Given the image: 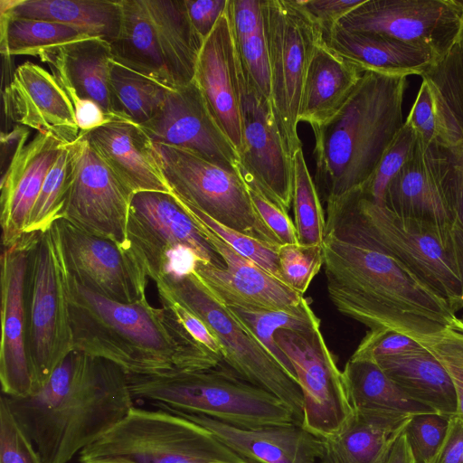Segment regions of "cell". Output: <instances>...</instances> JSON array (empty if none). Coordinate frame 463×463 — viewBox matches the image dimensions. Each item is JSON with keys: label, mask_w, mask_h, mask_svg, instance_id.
<instances>
[{"label": "cell", "mask_w": 463, "mask_h": 463, "mask_svg": "<svg viewBox=\"0 0 463 463\" xmlns=\"http://www.w3.org/2000/svg\"><path fill=\"white\" fill-rule=\"evenodd\" d=\"M83 134L133 194L171 193L155 143L140 125L119 119Z\"/></svg>", "instance_id": "cell-26"}, {"label": "cell", "mask_w": 463, "mask_h": 463, "mask_svg": "<svg viewBox=\"0 0 463 463\" xmlns=\"http://www.w3.org/2000/svg\"><path fill=\"white\" fill-rule=\"evenodd\" d=\"M242 146L239 170L267 199L288 213L293 196V162L275 121L269 101L241 69Z\"/></svg>", "instance_id": "cell-17"}, {"label": "cell", "mask_w": 463, "mask_h": 463, "mask_svg": "<svg viewBox=\"0 0 463 463\" xmlns=\"http://www.w3.org/2000/svg\"><path fill=\"white\" fill-rule=\"evenodd\" d=\"M172 90L112 60L109 96L114 115L140 126L159 110Z\"/></svg>", "instance_id": "cell-35"}, {"label": "cell", "mask_w": 463, "mask_h": 463, "mask_svg": "<svg viewBox=\"0 0 463 463\" xmlns=\"http://www.w3.org/2000/svg\"><path fill=\"white\" fill-rule=\"evenodd\" d=\"M72 145L74 169L63 218L90 233L128 246L127 226L134 194L83 133Z\"/></svg>", "instance_id": "cell-18"}, {"label": "cell", "mask_w": 463, "mask_h": 463, "mask_svg": "<svg viewBox=\"0 0 463 463\" xmlns=\"http://www.w3.org/2000/svg\"><path fill=\"white\" fill-rule=\"evenodd\" d=\"M226 307L298 382L292 364L277 345L274 335L276 331L282 328L302 330L320 326V319L309 302L304 298L298 306L282 310L250 309L235 306Z\"/></svg>", "instance_id": "cell-37"}, {"label": "cell", "mask_w": 463, "mask_h": 463, "mask_svg": "<svg viewBox=\"0 0 463 463\" xmlns=\"http://www.w3.org/2000/svg\"><path fill=\"white\" fill-rule=\"evenodd\" d=\"M5 116L17 124L61 144L80 136L73 106L54 78L43 67L26 61L14 70L3 91Z\"/></svg>", "instance_id": "cell-23"}, {"label": "cell", "mask_w": 463, "mask_h": 463, "mask_svg": "<svg viewBox=\"0 0 463 463\" xmlns=\"http://www.w3.org/2000/svg\"><path fill=\"white\" fill-rule=\"evenodd\" d=\"M158 298L161 305L173 312L193 337H194L208 350L222 358V347L219 341L211 332L209 327L198 317L178 302L166 296L158 294Z\"/></svg>", "instance_id": "cell-52"}, {"label": "cell", "mask_w": 463, "mask_h": 463, "mask_svg": "<svg viewBox=\"0 0 463 463\" xmlns=\"http://www.w3.org/2000/svg\"><path fill=\"white\" fill-rule=\"evenodd\" d=\"M246 184L257 213L279 244L298 243L296 227L288 213L267 199L252 184Z\"/></svg>", "instance_id": "cell-49"}, {"label": "cell", "mask_w": 463, "mask_h": 463, "mask_svg": "<svg viewBox=\"0 0 463 463\" xmlns=\"http://www.w3.org/2000/svg\"><path fill=\"white\" fill-rule=\"evenodd\" d=\"M305 463H316V460H309V461H307Z\"/></svg>", "instance_id": "cell-57"}, {"label": "cell", "mask_w": 463, "mask_h": 463, "mask_svg": "<svg viewBox=\"0 0 463 463\" xmlns=\"http://www.w3.org/2000/svg\"><path fill=\"white\" fill-rule=\"evenodd\" d=\"M363 72L322 41L314 52L306 74L298 121L314 127L333 117L346 102Z\"/></svg>", "instance_id": "cell-31"}, {"label": "cell", "mask_w": 463, "mask_h": 463, "mask_svg": "<svg viewBox=\"0 0 463 463\" xmlns=\"http://www.w3.org/2000/svg\"><path fill=\"white\" fill-rule=\"evenodd\" d=\"M430 351L449 373L457 396V413L463 420V321L456 317L442 331L416 340Z\"/></svg>", "instance_id": "cell-40"}, {"label": "cell", "mask_w": 463, "mask_h": 463, "mask_svg": "<svg viewBox=\"0 0 463 463\" xmlns=\"http://www.w3.org/2000/svg\"><path fill=\"white\" fill-rule=\"evenodd\" d=\"M322 30L329 29L364 0H296Z\"/></svg>", "instance_id": "cell-51"}, {"label": "cell", "mask_w": 463, "mask_h": 463, "mask_svg": "<svg viewBox=\"0 0 463 463\" xmlns=\"http://www.w3.org/2000/svg\"><path fill=\"white\" fill-rule=\"evenodd\" d=\"M389 378L411 400L448 417L457 413L452 380L426 347L375 361Z\"/></svg>", "instance_id": "cell-32"}, {"label": "cell", "mask_w": 463, "mask_h": 463, "mask_svg": "<svg viewBox=\"0 0 463 463\" xmlns=\"http://www.w3.org/2000/svg\"><path fill=\"white\" fill-rule=\"evenodd\" d=\"M38 59L48 64L66 94L92 100L117 117L109 96L112 52L109 42L87 37L47 50Z\"/></svg>", "instance_id": "cell-29"}, {"label": "cell", "mask_w": 463, "mask_h": 463, "mask_svg": "<svg viewBox=\"0 0 463 463\" xmlns=\"http://www.w3.org/2000/svg\"><path fill=\"white\" fill-rule=\"evenodd\" d=\"M87 37L61 24L0 14V49L5 57H38L47 50Z\"/></svg>", "instance_id": "cell-36"}, {"label": "cell", "mask_w": 463, "mask_h": 463, "mask_svg": "<svg viewBox=\"0 0 463 463\" xmlns=\"http://www.w3.org/2000/svg\"><path fill=\"white\" fill-rule=\"evenodd\" d=\"M278 257L282 282L301 295L323 266L322 245L283 244Z\"/></svg>", "instance_id": "cell-44"}, {"label": "cell", "mask_w": 463, "mask_h": 463, "mask_svg": "<svg viewBox=\"0 0 463 463\" xmlns=\"http://www.w3.org/2000/svg\"><path fill=\"white\" fill-rule=\"evenodd\" d=\"M122 20L110 43L112 60L176 90L194 80L203 41L184 0H120Z\"/></svg>", "instance_id": "cell-7"}, {"label": "cell", "mask_w": 463, "mask_h": 463, "mask_svg": "<svg viewBox=\"0 0 463 463\" xmlns=\"http://www.w3.org/2000/svg\"><path fill=\"white\" fill-rule=\"evenodd\" d=\"M449 417L436 412L412 416L403 433L416 463H430L446 435Z\"/></svg>", "instance_id": "cell-46"}, {"label": "cell", "mask_w": 463, "mask_h": 463, "mask_svg": "<svg viewBox=\"0 0 463 463\" xmlns=\"http://www.w3.org/2000/svg\"><path fill=\"white\" fill-rule=\"evenodd\" d=\"M407 76L364 71L342 108L315 136L317 189L326 202L364 185L403 125Z\"/></svg>", "instance_id": "cell-4"}, {"label": "cell", "mask_w": 463, "mask_h": 463, "mask_svg": "<svg viewBox=\"0 0 463 463\" xmlns=\"http://www.w3.org/2000/svg\"><path fill=\"white\" fill-rule=\"evenodd\" d=\"M52 227L65 269L83 287L125 304L146 297L148 277L129 246L90 233L65 218Z\"/></svg>", "instance_id": "cell-15"}, {"label": "cell", "mask_w": 463, "mask_h": 463, "mask_svg": "<svg viewBox=\"0 0 463 463\" xmlns=\"http://www.w3.org/2000/svg\"><path fill=\"white\" fill-rule=\"evenodd\" d=\"M322 37L331 51L362 71L421 76L438 61L430 50L382 33L349 31L335 24L322 30Z\"/></svg>", "instance_id": "cell-28"}, {"label": "cell", "mask_w": 463, "mask_h": 463, "mask_svg": "<svg viewBox=\"0 0 463 463\" xmlns=\"http://www.w3.org/2000/svg\"><path fill=\"white\" fill-rule=\"evenodd\" d=\"M74 169L73 145H63L43 182L32 209L24 233L39 232L63 218Z\"/></svg>", "instance_id": "cell-38"}, {"label": "cell", "mask_w": 463, "mask_h": 463, "mask_svg": "<svg viewBox=\"0 0 463 463\" xmlns=\"http://www.w3.org/2000/svg\"><path fill=\"white\" fill-rule=\"evenodd\" d=\"M439 62L458 93L463 114V21L454 44Z\"/></svg>", "instance_id": "cell-55"}, {"label": "cell", "mask_w": 463, "mask_h": 463, "mask_svg": "<svg viewBox=\"0 0 463 463\" xmlns=\"http://www.w3.org/2000/svg\"><path fill=\"white\" fill-rule=\"evenodd\" d=\"M190 215L225 263V268H222L197 260L193 270L219 301L227 307L263 310L288 309L302 301L303 295L241 256L201 221Z\"/></svg>", "instance_id": "cell-20"}, {"label": "cell", "mask_w": 463, "mask_h": 463, "mask_svg": "<svg viewBox=\"0 0 463 463\" xmlns=\"http://www.w3.org/2000/svg\"><path fill=\"white\" fill-rule=\"evenodd\" d=\"M462 21L463 1L364 0L337 24L424 47L439 61L454 44Z\"/></svg>", "instance_id": "cell-16"}, {"label": "cell", "mask_w": 463, "mask_h": 463, "mask_svg": "<svg viewBox=\"0 0 463 463\" xmlns=\"http://www.w3.org/2000/svg\"><path fill=\"white\" fill-rule=\"evenodd\" d=\"M292 162V203L298 243L322 245L326 221L318 191L307 168L302 148L295 152Z\"/></svg>", "instance_id": "cell-39"}, {"label": "cell", "mask_w": 463, "mask_h": 463, "mask_svg": "<svg viewBox=\"0 0 463 463\" xmlns=\"http://www.w3.org/2000/svg\"><path fill=\"white\" fill-rule=\"evenodd\" d=\"M446 168L445 147L417 137L407 161L387 187L383 206L402 219L434 225L449 237Z\"/></svg>", "instance_id": "cell-22"}, {"label": "cell", "mask_w": 463, "mask_h": 463, "mask_svg": "<svg viewBox=\"0 0 463 463\" xmlns=\"http://www.w3.org/2000/svg\"><path fill=\"white\" fill-rule=\"evenodd\" d=\"M157 294L178 302L211 330L222 347L223 362L243 380L280 400L303 421V394L298 383L192 272L166 276L156 283Z\"/></svg>", "instance_id": "cell-10"}, {"label": "cell", "mask_w": 463, "mask_h": 463, "mask_svg": "<svg viewBox=\"0 0 463 463\" xmlns=\"http://www.w3.org/2000/svg\"><path fill=\"white\" fill-rule=\"evenodd\" d=\"M152 141L188 150L233 173H240L238 153L213 116L196 82L172 90L141 126Z\"/></svg>", "instance_id": "cell-19"}, {"label": "cell", "mask_w": 463, "mask_h": 463, "mask_svg": "<svg viewBox=\"0 0 463 463\" xmlns=\"http://www.w3.org/2000/svg\"><path fill=\"white\" fill-rule=\"evenodd\" d=\"M184 5L194 30L204 42L225 13L228 0H184Z\"/></svg>", "instance_id": "cell-53"}, {"label": "cell", "mask_w": 463, "mask_h": 463, "mask_svg": "<svg viewBox=\"0 0 463 463\" xmlns=\"http://www.w3.org/2000/svg\"><path fill=\"white\" fill-rule=\"evenodd\" d=\"M127 377L133 398L156 409L205 415L242 428L301 426L277 397L217 367Z\"/></svg>", "instance_id": "cell-6"}, {"label": "cell", "mask_w": 463, "mask_h": 463, "mask_svg": "<svg viewBox=\"0 0 463 463\" xmlns=\"http://www.w3.org/2000/svg\"><path fill=\"white\" fill-rule=\"evenodd\" d=\"M208 430L248 463H305L318 458L321 439L302 426L242 428L201 415L169 411Z\"/></svg>", "instance_id": "cell-27"}, {"label": "cell", "mask_w": 463, "mask_h": 463, "mask_svg": "<svg viewBox=\"0 0 463 463\" xmlns=\"http://www.w3.org/2000/svg\"><path fill=\"white\" fill-rule=\"evenodd\" d=\"M3 395L43 463H68L134 407L127 373L77 350L35 392L23 398Z\"/></svg>", "instance_id": "cell-2"}, {"label": "cell", "mask_w": 463, "mask_h": 463, "mask_svg": "<svg viewBox=\"0 0 463 463\" xmlns=\"http://www.w3.org/2000/svg\"><path fill=\"white\" fill-rule=\"evenodd\" d=\"M418 137L428 144H439L433 100L428 84L422 80L415 101L405 120Z\"/></svg>", "instance_id": "cell-50"}, {"label": "cell", "mask_w": 463, "mask_h": 463, "mask_svg": "<svg viewBox=\"0 0 463 463\" xmlns=\"http://www.w3.org/2000/svg\"><path fill=\"white\" fill-rule=\"evenodd\" d=\"M385 463H416L403 432L396 440Z\"/></svg>", "instance_id": "cell-56"}, {"label": "cell", "mask_w": 463, "mask_h": 463, "mask_svg": "<svg viewBox=\"0 0 463 463\" xmlns=\"http://www.w3.org/2000/svg\"><path fill=\"white\" fill-rule=\"evenodd\" d=\"M80 463H248L208 430L164 410L133 407L97 441Z\"/></svg>", "instance_id": "cell-8"}, {"label": "cell", "mask_w": 463, "mask_h": 463, "mask_svg": "<svg viewBox=\"0 0 463 463\" xmlns=\"http://www.w3.org/2000/svg\"><path fill=\"white\" fill-rule=\"evenodd\" d=\"M26 346L33 392L73 349L65 268L52 224L31 233L24 279Z\"/></svg>", "instance_id": "cell-9"}, {"label": "cell", "mask_w": 463, "mask_h": 463, "mask_svg": "<svg viewBox=\"0 0 463 463\" xmlns=\"http://www.w3.org/2000/svg\"><path fill=\"white\" fill-rule=\"evenodd\" d=\"M65 284L74 350L106 359L127 374L208 370L223 362L170 309L151 306L146 297L112 301L83 287L66 269Z\"/></svg>", "instance_id": "cell-3"}, {"label": "cell", "mask_w": 463, "mask_h": 463, "mask_svg": "<svg viewBox=\"0 0 463 463\" xmlns=\"http://www.w3.org/2000/svg\"><path fill=\"white\" fill-rule=\"evenodd\" d=\"M322 250L332 303L370 329L392 328L418 340L442 331L457 317L443 298L362 231L327 232Z\"/></svg>", "instance_id": "cell-1"}, {"label": "cell", "mask_w": 463, "mask_h": 463, "mask_svg": "<svg viewBox=\"0 0 463 463\" xmlns=\"http://www.w3.org/2000/svg\"><path fill=\"white\" fill-rule=\"evenodd\" d=\"M421 347L415 339L392 328L370 329L352 354V358L377 361Z\"/></svg>", "instance_id": "cell-48"}, {"label": "cell", "mask_w": 463, "mask_h": 463, "mask_svg": "<svg viewBox=\"0 0 463 463\" xmlns=\"http://www.w3.org/2000/svg\"><path fill=\"white\" fill-rule=\"evenodd\" d=\"M326 232L362 231L379 241L457 313L463 308V281L449 234L424 222L402 219L358 187L326 202Z\"/></svg>", "instance_id": "cell-5"}, {"label": "cell", "mask_w": 463, "mask_h": 463, "mask_svg": "<svg viewBox=\"0 0 463 463\" xmlns=\"http://www.w3.org/2000/svg\"><path fill=\"white\" fill-rule=\"evenodd\" d=\"M277 345L292 364L303 394L302 427L318 439L337 433L353 414L343 378L320 326L279 329Z\"/></svg>", "instance_id": "cell-14"}, {"label": "cell", "mask_w": 463, "mask_h": 463, "mask_svg": "<svg viewBox=\"0 0 463 463\" xmlns=\"http://www.w3.org/2000/svg\"><path fill=\"white\" fill-rule=\"evenodd\" d=\"M416 140L415 131L404 122L385 149L371 178L361 186L364 193L378 205H384L387 187L407 161Z\"/></svg>", "instance_id": "cell-42"}, {"label": "cell", "mask_w": 463, "mask_h": 463, "mask_svg": "<svg viewBox=\"0 0 463 463\" xmlns=\"http://www.w3.org/2000/svg\"><path fill=\"white\" fill-rule=\"evenodd\" d=\"M0 463H43L3 394L0 400Z\"/></svg>", "instance_id": "cell-47"}, {"label": "cell", "mask_w": 463, "mask_h": 463, "mask_svg": "<svg viewBox=\"0 0 463 463\" xmlns=\"http://www.w3.org/2000/svg\"><path fill=\"white\" fill-rule=\"evenodd\" d=\"M128 245L155 283L166 276L192 273L197 260L225 268L194 218L172 193L133 194Z\"/></svg>", "instance_id": "cell-11"}, {"label": "cell", "mask_w": 463, "mask_h": 463, "mask_svg": "<svg viewBox=\"0 0 463 463\" xmlns=\"http://www.w3.org/2000/svg\"><path fill=\"white\" fill-rule=\"evenodd\" d=\"M459 463H463V453H462V456H461Z\"/></svg>", "instance_id": "cell-58"}, {"label": "cell", "mask_w": 463, "mask_h": 463, "mask_svg": "<svg viewBox=\"0 0 463 463\" xmlns=\"http://www.w3.org/2000/svg\"><path fill=\"white\" fill-rule=\"evenodd\" d=\"M171 193L217 222L280 246L250 199L241 173H233L183 148L156 144Z\"/></svg>", "instance_id": "cell-13"}, {"label": "cell", "mask_w": 463, "mask_h": 463, "mask_svg": "<svg viewBox=\"0 0 463 463\" xmlns=\"http://www.w3.org/2000/svg\"><path fill=\"white\" fill-rule=\"evenodd\" d=\"M241 75V67L225 10L203 44L194 80L237 153L242 146Z\"/></svg>", "instance_id": "cell-24"}, {"label": "cell", "mask_w": 463, "mask_h": 463, "mask_svg": "<svg viewBox=\"0 0 463 463\" xmlns=\"http://www.w3.org/2000/svg\"><path fill=\"white\" fill-rule=\"evenodd\" d=\"M410 419L353 410L337 433L321 439L318 458L321 463H385Z\"/></svg>", "instance_id": "cell-30"}, {"label": "cell", "mask_w": 463, "mask_h": 463, "mask_svg": "<svg viewBox=\"0 0 463 463\" xmlns=\"http://www.w3.org/2000/svg\"><path fill=\"white\" fill-rule=\"evenodd\" d=\"M0 14L46 20L109 43L118 35L120 0H1Z\"/></svg>", "instance_id": "cell-33"}, {"label": "cell", "mask_w": 463, "mask_h": 463, "mask_svg": "<svg viewBox=\"0 0 463 463\" xmlns=\"http://www.w3.org/2000/svg\"><path fill=\"white\" fill-rule=\"evenodd\" d=\"M176 197V196H175ZM177 198V197H176ZM178 199V198H177ZM182 205L241 256L281 280L276 246L228 228L195 207L178 199Z\"/></svg>", "instance_id": "cell-41"}, {"label": "cell", "mask_w": 463, "mask_h": 463, "mask_svg": "<svg viewBox=\"0 0 463 463\" xmlns=\"http://www.w3.org/2000/svg\"><path fill=\"white\" fill-rule=\"evenodd\" d=\"M232 33L243 73L269 101L270 73L264 24L256 29Z\"/></svg>", "instance_id": "cell-43"}, {"label": "cell", "mask_w": 463, "mask_h": 463, "mask_svg": "<svg viewBox=\"0 0 463 463\" xmlns=\"http://www.w3.org/2000/svg\"><path fill=\"white\" fill-rule=\"evenodd\" d=\"M446 188L451 213L449 241L463 281V145L446 148Z\"/></svg>", "instance_id": "cell-45"}, {"label": "cell", "mask_w": 463, "mask_h": 463, "mask_svg": "<svg viewBox=\"0 0 463 463\" xmlns=\"http://www.w3.org/2000/svg\"><path fill=\"white\" fill-rule=\"evenodd\" d=\"M342 373L354 411L396 419H410L416 414L434 412L407 396L374 361L350 357Z\"/></svg>", "instance_id": "cell-34"}, {"label": "cell", "mask_w": 463, "mask_h": 463, "mask_svg": "<svg viewBox=\"0 0 463 463\" xmlns=\"http://www.w3.org/2000/svg\"><path fill=\"white\" fill-rule=\"evenodd\" d=\"M462 453L463 420L453 415L449 417L446 435L430 463H459Z\"/></svg>", "instance_id": "cell-54"}, {"label": "cell", "mask_w": 463, "mask_h": 463, "mask_svg": "<svg viewBox=\"0 0 463 463\" xmlns=\"http://www.w3.org/2000/svg\"><path fill=\"white\" fill-rule=\"evenodd\" d=\"M31 233L1 255L0 383L3 394L23 398L33 392L27 355L24 279Z\"/></svg>", "instance_id": "cell-21"}, {"label": "cell", "mask_w": 463, "mask_h": 463, "mask_svg": "<svg viewBox=\"0 0 463 463\" xmlns=\"http://www.w3.org/2000/svg\"><path fill=\"white\" fill-rule=\"evenodd\" d=\"M270 73V107L288 154L302 148L298 112L306 74L322 29L296 0H262Z\"/></svg>", "instance_id": "cell-12"}, {"label": "cell", "mask_w": 463, "mask_h": 463, "mask_svg": "<svg viewBox=\"0 0 463 463\" xmlns=\"http://www.w3.org/2000/svg\"><path fill=\"white\" fill-rule=\"evenodd\" d=\"M460 318H461V320L463 321V316H462Z\"/></svg>", "instance_id": "cell-59"}, {"label": "cell", "mask_w": 463, "mask_h": 463, "mask_svg": "<svg viewBox=\"0 0 463 463\" xmlns=\"http://www.w3.org/2000/svg\"><path fill=\"white\" fill-rule=\"evenodd\" d=\"M27 137L28 131L22 133L1 180L0 223L4 248L14 245L24 234L43 182L65 145L39 133L29 142Z\"/></svg>", "instance_id": "cell-25"}]
</instances>
